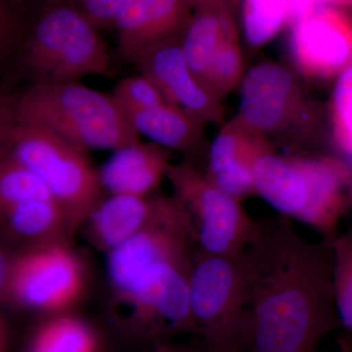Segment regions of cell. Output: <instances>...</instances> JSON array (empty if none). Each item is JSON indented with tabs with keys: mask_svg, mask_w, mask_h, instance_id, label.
Here are the masks:
<instances>
[{
	"mask_svg": "<svg viewBox=\"0 0 352 352\" xmlns=\"http://www.w3.org/2000/svg\"><path fill=\"white\" fill-rule=\"evenodd\" d=\"M192 12L201 9H217L236 14L241 0H184Z\"/></svg>",
	"mask_w": 352,
	"mask_h": 352,
	"instance_id": "cell-31",
	"label": "cell"
},
{
	"mask_svg": "<svg viewBox=\"0 0 352 352\" xmlns=\"http://www.w3.org/2000/svg\"><path fill=\"white\" fill-rule=\"evenodd\" d=\"M30 352H101V344L89 324L60 314L38 329Z\"/></svg>",
	"mask_w": 352,
	"mask_h": 352,
	"instance_id": "cell-21",
	"label": "cell"
},
{
	"mask_svg": "<svg viewBox=\"0 0 352 352\" xmlns=\"http://www.w3.org/2000/svg\"><path fill=\"white\" fill-rule=\"evenodd\" d=\"M17 120L38 124L83 149L119 150L140 135L113 95L78 82L31 83L16 102Z\"/></svg>",
	"mask_w": 352,
	"mask_h": 352,
	"instance_id": "cell-3",
	"label": "cell"
},
{
	"mask_svg": "<svg viewBox=\"0 0 352 352\" xmlns=\"http://www.w3.org/2000/svg\"><path fill=\"white\" fill-rule=\"evenodd\" d=\"M10 153L46 183L66 212L72 232L105 199L85 149L45 127L18 122Z\"/></svg>",
	"mask_w": 352,
	"mask_h": 352,
	"instance_id": "cell-5",
	"label": "cell"
},
{
	"mask_svg": "<svg viewBox=\"0 0 352 352\" xmlns=\"http://www.w3.org/2000/svg\"><path fill=\"white\" fill-rule=\"evenodd\" d=\"M256 196L289 219L315 229L332 243L352 205V170L340 157L277 154L270 149L252 166Z\"/></svg>",
	"mask_w": 352,
	"mask_h": 352,
	"instance_id": "cell-2",
	"label": "cell"
},
{
	"mask_svg": "<svg viewBox=\"0 0 352 352\" xmlns=\"http://www.w3.org/2000/svg\"><path fill=\"white\" fill-rule=\"evenodd\" d=\"M331 122L338 147L352 161V63L336 78Z\"/></svg>",
	"mask_w": 352,
	"mask_h": 352,
	"instance_id": "cell-26",
	"label": "cell"
},
{
	"mask_svg": "<svg viewBox=\"0 0 352 352\" xmlns=\"http://www.w3.org/2000/svg\"><path fill=\"white\" fill-rule=\"evenodd\" d=\"M25 38L23 21L16 0H0V74L16 54H19Z\"/></svg>",
	"mask_w": 352,
	"mask_h": 352,
	"instance_id": "cell-28",
	"label": "cell"
},
{
	"mask_svg": "<svg viewBox=\"0 0 352 352\" xmlns=\"http://www.w3.org/2000/svg\"><path fill=\"white\" fill-rule=\"evenodd\" d=\"M333 288L340 325L352 331V228L331 243Z\"/></svg>",
	"mask_w": 352,
	"mask_h": 352,
	"instance_id": "cell-25",
	"label": "cell"
},
{
	"mask_svg": "<svg viewBox=\"0 0 352 352\" xmlns=\"http://www.w3.org/2000/svg\"><path fill=\"white\" fill-rule=\"evenodd\" d=\"M168 103L205 124H221L224 107L192 73L182 46V36L164 41L144 51L135 63Z\"/></svg>",
	"mask_w": 352,
	"mask_h": 352,
	"instance_id": "cell-13",
	"label": "cell"
},
{
	"mask_svg": "<svg viewBox=\"0 0 352 352\" xmlns=\"http://www.w3.org/2000/svg\"><path fill=\"white\" fill-rule=\"evenodd\" d=\"M127 118L139 135H144L151 142L171 151L182 152L190 157L207 151V124L168 102L135 111Z\"/></svg>",
	"mask_w": 352,
	"mask_h": 352,
	"instance_id": "cell-17",
	"label": "cell"
},
{
	"mask_svg": "<svg viewBox=\"0 0 352 352\" xmlns=\"http://www.w3.org/2000/svg\"><path fill=\"white\" fill-rule=\"evenodd\" d=\"M13 259L9 258L6 251L0 248V296L6 294Z\"/></svg>",
	"mask_w": 352,
	"mask_h": 352,
	"instance_id": "cell-32",
	"label": "cell"
},
{
	"mask_svg": "<svg viewBox=\"0 0 352 352\" xmlns=\"http://www.w3.org/2000/svg\"><path fill=\"white\" fill-rule=\"evenodd\" d=\"M245 252L249 298L247 352H318L340 327L331 243L305 239L287 217L256 221Z\"/></svg>",
	"mask_w": 352,
	"mask_h": 352,
	"instance_id": "cell-1",
	"label": "cell"
},
{
	"mask_svg": "<svg viewBox=\"0 0 352 352\" xmlns=\"http://www.w3.org/2000/svg\"><path fill=\"white\" fill-rule=\"evenodd\" d=\"M47 6H75L76 4H82V0H45Z\"/></svg>",
	"mask_w": 352,
	"mask_h": 352,
	"instance_id": "cell-35",
	"label": "cell"
},
{
	"mask_svg": "<svg viewBox=\"0 0 352 352\" xmlns=\"http://www.w3.org/2000/svg\"><path fill=\"white\" fill-rule=\"evenodd\" d=\"M245 41L261 48L288 25L291 0H241Z\"/></svg>",
	"mask_w": 352,
	"mask_h": 352,
	"instance_id": "cell-23",
	"label": "cell"
},
{
	"mask_svg": "<svg viewBox=\"0 0 352 352\" xmlns=\"http://www.w3.org/2000/svg\"><path fill=\"white\" fill-rule=\"evenodd\" d=\"M189 263L160 261L141 271L117 294L118 322L156 346L182 333H197L190 307Z\"/></svg>",
	"mask_w": 352,
	"mask_h": 352,
	"instance_id": "cell-7",
	"label": "cell"
},
{
	"mask_svg": "<svg viewBox=\"0 0 352 352\" xmlns=\"http://www.w3.org/2000/svg\"><path fill=\"white\" fill-rule=\"evenodd\" d=\"M289 27L292 55L307 78L331 80L352 63V17L346 9L317 2Z\"/></svg>",
	"mask_w": 352,
	"mask_h": 352,
	"instance_id": "cell-12",
	"label": "cell"
},
{
	"mask_svg": "<svg viewBox=\"0 0 352 352\" xmlns=\"http://www.w3.org/2000/svg\"><path fill=\"white\" fill-rule=\"evenodd\" d=\"M195 229L188 210L175 196H157L150 221L108 254V270L117 294L148 266L160 261L188 263Z\"/></svg>",
	"mask_w": 352,
	"mask_h": 352,
	"instance_id": "cell-9",
	"label": "cell"
},
{
	"mask_svg": "<svg viewBox=\"0 0 352 352\" xmlns=\"http://www.w3.org/2000/svg\"><path fill=\"white\" fill-rule=\"evenodd\" d=\"M124 0H82L80 11L97 30L113 25Z\"/></svg>",
	"mask_w": 352,
	"mask_h": 352,
	"instance_id": "cell-30",
	"label": "cell"
},
{
	"mask_svg": "<svg viewBox=\"0 0 352 352\" xmlns=\"http://www.w3.org/2000/svg\"><path fill=\"white\" fill-rule=\"evenodd\" d=\"M189 292L197 335L208 351L243 349L249 298L245 254H208L196 248Z\"/></svg>",
	"mask_w": 352,
	"mask_h": 352,
	"instance_id": "cell-6",
	"label": "cell"
},
{
	"mask_svg": "<svg viewBox=\"0 0 352 352\" xmlns=\"http://www.w3.org/2000/svg\"><path fill=\"white\" fill-rule=\"evenodd\" d=\"M321 3L338 7V8L346 9L352 7V0H318Z\"/></svg>",
	"mask_w": 352,
	"mask_h": 352,
	"instance_id": "cell-34",
	"label": "cell"
},
{
	"mask_svg": "<svg viewBox=\"0 0 352 352\" xmlns=\"http://www.w3.org/2000/svg\"><path fill=\"white\" fill-rule=\"evenodd\" d=\"M156 352H208V351L204 342L201 346H182V344L168 342L159 344Z\"/></svg>",
	"mask_w": 352,
	"mask_h": 352,
	"instance_id": "cell-33",
	"label": "cell"
},
{
	"mask_svg": "<svg viewBox=\"0 0 352 352\" xmlns=\"http://www.w3.org/2000/svg\"><path fill=\"white\" fill-rule=\"evenodd\" d=\"M173 153L153 142L116 150L98 171L102 185L112 194L148 196L166 176Z\"/></svg>",
	"mask_w": 352,
	"mask_h": 352,
	"instance_id": "cell-16",
	"label": "cell"
},
{
	"mask_svg": "<svg viewBox=\"0 0 352 352\" xmlns=\"http://www.w3.org/2000/svg\"><path fill=\"white\" fill-rule=\"evenodd\" d=\"M339 352H352V342L346 340H340Z\"/></svg>",
	"mask_w": 352,
	"mask_h": 352,
	"instance_id": "cell-36",
	"label": "cell"
},
{
	"mask_svg": "<svg viewBox=\"0 0 352 352\" xmlns=\"http://www.w3.org/2000/svg\"><path fill=\"white\" fill-rule=\"evenodd\" d=\"M31 83L78 82L104 75L110 67L108 46L80 9L48 6L19 52Z\"/></svg>",
	"mask_w": 352,
	"mask_h": 352,
	"instance_id": "cell-4",
	"label": "cell"
},
{
	"mask_svg": "<svg viewBox=\"0 0 352 352\" xmlns=\"http://www.w3.org/2000/svg\"><path fill=\"white\" fill-rule=\"evenodd\" d=\"M238 116L264 135L300 139L314 120L295 74L277 62L252 67L240 85Z\"/></svg>",
	"mask_w": 352,
	"mask_h": 352,
	"instance_id": "cell-10",
	"label": "cell"
},
{
	"mask_svg": "<svg viewBox=\"0 0 352 352\" xmlns=\"http://www.w3.org/2000/svg\"><path fill=\"white\" fill-rule=\"evenodd\" d=\"M272 148L267 136L235 116L220 127L208 148L206 175L238 200L256 196L252 166L259 155Z\"/></svg>",
	"mask_w": 352,
	"mask_h": 352,
	"instance_id": "cell-14",
	"label": "cell"
},
{
	"mask_svg": "<svg viewBox=\"0 0 352 352\" xmlns=\"http://www.w3.org/2000/svg\"><path fill=\"white\" fill-rule=\"evenodd\" d=\"M85 268L64 242L38 245L13 259L6 293L25 307L60 314L82 298Z\"/></svg>",
	"mask_w": 352,
	"mask_h": 352,
	"instance_id": "cell-11",
	"label": "cell"
},
{
	"mask_svg": "<svg viewBox=\"0 0 352 352\" xmlns=\"http://www.w3.org/2000/svg\"><path fill=\"white\" fill-rule=\"evenodd\" d=\"M55 199L46 183L10 151L0 159V217L25 201Z\"/></svg>",
	"mask_w": 352,
	"mask_h": 352,
	"instance_id": "cell-22",
	"label": "cell"
},
{
	"mask_svg": "<svg viewBox=\"0 0 352 352\" xmlns=\"http://www.w3.org/2000/svg\"><path fill=\"white\" fill-rule=\"evenodd\" d=\"M0 221L13 238L32 248L64 242V235L72 232L66 212L55 199L25 201L0 217Z\"/></svg>",
	"mask_w": 352,
	"mask_h": 352,
	"instance_id": "cell-20",
	"label": "cell"
},
{
	"mask_svg": "<svg viewBox=\"0 0 352 352\" xmlns=\"http://www.w3.org/2000/svg\"><path fill=\"white\" fill-rule=\"evenodd\" d=\"M208 352H247L240 347H232V349H217V351H208Z\"/></svg>",
	"mask_w": 352,
	"mask_h": 352,
	"instance_id": "cell-37",
	"label": "cell"
},
{
	"mask_svg": "<svg viewBox=\"0 0 352 352\" xmlns=\"http://www.w3.org/2000/svg\"><path fill=\"white\" fill-rule=\"evenodd\" d=\"M166 177L191 215L196 248L208 254H245L258 223L245 212L242 201L217 187L189 160L171 164Z\"/></svg>",
	"mask_w": 352,
	"mask_h": 352,
	"instance_id": "cell-8",
	"label": "cell"
},
{
	"mask_svg": "<svg viewBox=\"0 0 352 352\" xmlns=\"http://www.w3.org/2000/svg\"><path fill=\"white\" fill-rule=\"evenodd\" d=\"M245 76L244 55L239 36L223 41L210 61L204 87L219 101L241 85Z\"/></svg>",
	"mask_w": 352,
	"mask_h": 352,
	"instance_id": "cell-24",
	"label": "cell"
},
{
	"mask_svg": "<svg viewBox=\"0 0 352 352\" xmlns=\"http://www.w3.org/2000/svg\"><path fill=\"white\" fill-rule=\"evenodd\" d=\"M112 95L126 116L168 102L159 88L142 75L124 78L118 83Z\"/></svg>",
	"mask_w": 352,
	"mask_h": 352,
	"instance_id": "cell-27",
	"label": "cell"
},
{
	"mask_svg": "<svg viewBox=\"0 0 352 352\" xmlns=\"http://www.w3.org/2000/svg\"><path fill=\"white\" fill-rule=\"evenodd\" d=\"M17 96L6 85L0 87V159L10 151L14 131L17 126Z\"/></svg>",
	"mask_w": 352,
	"mask_h": 352,
	"instance_id": "cell-29",
	"label": "cell"
},
{
	"mask_svg": "<svg viewBox=\"0 0 352 352\" xmlns=\"http://www.w3.org/2000/svg\"><path fill=\"white\" fill-rule=\"evenodd\" d=\"M192 14L184 0H124L113 23L120 57L135 63L152 46L182 36Z\"/></svg>",
	"mask_w": 352,
	"mask_h": 352,
	"instance_id": "cell-15",
	"label": "cell"
},
{
	"mask_svg": "<svg viewBox=\"0 0 352 352\" xmlns=\"http://www.w3.org/2000/svg\"><path fill=\"white\" fill-rule=\"evenodd\" d=\"M156 197L112 194L88 217L87 234L97 249L109 254L150 221Z\"/></svg>",
	"mask_w": 352,
	"mask_h": 352,
	"instance_id": "cell-18",
	"label": "cell"
},
{
	"mask_svg": "<svg viewBox=\"0 0 352 352\" xmlns=\"http://www.w3.org/2000/svg\"><path fill=\"white\" fill-rule=\"evenodd\" d=\"M235 16L217 9L194 11L183 32V52L192 73L203 87L210 61L220 44L239 36Z\"/></svg>",
	"mask_w": 352,
	"mask_h": 352,
	"instance_id": "cell-19",
	"label": "cell"
}]
</instances>
